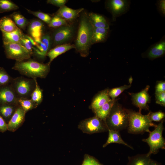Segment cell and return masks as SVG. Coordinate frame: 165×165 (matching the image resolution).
<instances>
[{"instance_id": "cell-28", "label": "cell", "mask_w": 165, "mask_h": 165, "mask_svg": "<svg viewBox=\"0 0 165 165\" xmlns=\"http://www.w3.org/2000/svg\"><path fill=\"white\" fill-rule=\"evenodd\" d=\"M9 16L20 29L25 30L29 23L26 18L18 12H14Z\"/></svg>"}, {"instance_id": "cell-30", "label": "cell", "mask_w": 165, "mask_h": 165, "mask_svg": "<svg viewBox=\"0 0 165 165\" xmlns=\"http://www.w3.org/2000/svg\"><path fill=\"white\" fill-rule=\"evenodd\" d=\"M20 43L26 48L31 56L33 55V49L36 42L31 37L23 34Z\"/></svg>"}, {"instance_id": "cell-35", "label": "cell", "mask_w": 165, "mask_h": 165, "mask_svg": "<svg viewBox=\"0 0 165 165\" xmlns=\"http://www.w3.org/2000/svg\"><path fill=\"white\" fill-rule=\"evenodd\" d=\"M67 25V22L66 20L55 15L51 18L48 25L50 27L58 28Z\"/></svg>"}, {"instance_id": "cell-24", "label": "cell", "mask_w": 165, "mask_h": 165, "mask_svg": "<svg viewBox=\"0 0 165 165\" xmlns=\"http://www.w3.org/2000/svg\"><path fill=\"white\" fill-rule=\"evenodd\" d=\"M108 136L106 143L103 145V147L105 148L109 144L112 143H116L122 144L126 145L132 149L133 148L126 143L122 139L119 131L110 129H108Z\"/></svg>"}, {"instance_id": "cell-27", "label": "cell", "mask_w": 165, "mask_h": 165, "mask_svg": "<svg viewBox=\"0 0 165 165\" xmlns=\"http://www.w3.org/2000/svg\"><path fill=\"white\" fill-rule=\"evenodd\" d=\"M127 165H149L151 160L150 156L147 154H138L128 157Z\"/></svg>"}, {"instance_id": "cell-15", "label": "cell", "mask_w": 165, "mask_h": 165, "mask_svg": "<svg viewBox=\"0 0 165 165\" xmlns=\"http://www.w3.org/2000/svg\"><path fill=\"white\" fill-rule=\"evenodd\" d=\"M28 31L30 36L36 43L40 42L43 35L44 25L42 21L37 19L33 20L28 26Z\"/></svg>"}, {"instance_id": "cell-44", "label": "cell", "mask_w": 165, "mask_h": 165, "mask_svg": "<svg viewBox=\"0 0 165 165\" xmlns=\"http://www.w3.org/2000/svg\"><path fill=\"white\" fill-rule=\"evenodd\" d=\"M149 165H161L158 162L151 159Z\"/></svg>"}, {"instance_id": "cell-10", "label": "cell", "mask_w": 165, "mask_h": 165, "mask_svg": "<svg viewBox=\"0 0 165 165\" xmlns=\"http://www.w3.org/2000/svg\"><path fill=\"white\" fill-rule=\"evenodd\" d=\"M106 4L107 8L112 15V19L115 21L117 17L127 12L130 1L127 0H110L107 1Z\"/></svg>"}, {"instance_id": "cell-25", "label": "cell", "mask_w": 165, "mask_h": 165, "mask_svg": "<svg viewBox=\"0 0 165 165\" xmlns=\"http://www.w3.org/2000/svg\"><path fill=\"white\" fill-rule=\"evenodd\" d=\"M19 28L9 16H4L0 19V30L2 32L9 33Z\"/></svg>"}, {"instance_id": "cell-19", "label": "cell", "mask_w": 165, "mask_h": 165, "mask_svg": "<svg viewBox=\"0 0 165 165\" xmlns=\"http://www.w3.org/2000/svg\"><path fill=\"white\" fill-rule=\"evenodd\" d=\"M74 48H75L74 45L65 43L56 46L50 49L46 54V56L50 59L48 63L50 64L52 61L57 57Z\"/></svg>"}, {"instance_id": "cell-13", "label": "cell", "mask_w": 165, "mask_h": 165, "mask_svg": "<svg viewBox=\"0 0 165 165\" xmlns=\"http://www.w3.org/2000/svg\"><path fill=\"white\" fill-rule=\"evenodd\" d=\"M165 54V38L163 36L158 42L151 45L143 53L144 57L153 60L161 57Z\"/></svg>"}, {"instance_id": "cell-6", "label": "cell", "mask_w": 165, "mask_h": 165, "mask_svg": "<svg viewBox=\"0 0 165 165\" xmlns=\"http://www.w3.org/2000/svg\"><path fill=\"white\" fill-rule=\"evenodd\" d=\"M10 84L18 99L30 98L35 86L34 79L23 76L13 78Z\"/></svg>"}, {"instance_id": "cell-12", "label": "cell", "mask_w": 165, "mask_h": 165, "mask_svg": "<svg viewBox=\"0 0 165 165\" xmlns=\"http://www.w3.org/2000/svg\"><path fill=\"white\" fill-rule=\"evenodd\" d=\"M51 45V35L48 33L44 34L43 35L40 41L36 43L35 46L34 47L33 53L39 58H44L50 50Z\"/></svg>"}, {"instance_id": "cell-42", "label": "cell", "mask_w": 165, "mask_h": 165, "mask_svg": "<svg viewBox=\"0 0 165 165\" xmlns=\"http://www.w3.org/2000/svg\"><path fill=\"white\" fill-rule=\"evenodd\" d=\"M68 1L66 0H48L47 3L60 8L64 6Z\"/></svg>"}, {"instance_id": "cell-1", "label": "cell", "mask_w": 165, "mask_h": 165, "mask_svg": "<svg viewBox=\"0 0 165 165\" xmlns=\"http://www.w3.org/2000/svg\"><path fill=\"white\" fill-rule=\"evenodd\" d=\"M50 65L48 63L44 64L30 58L22 61H16L12 69L30 78H45L50 72Z\"/></svg>"}, {"instance_id": "cell-23", "label": "cell", "mask_w": 165, "mask_h": 165, "mask_svg": "<svg viewBox=\"0 0 165 165\" xmlns=\"http://www.w3.org/2000/svg\"><path fill=\"white\" fill-rule=\"evenodd\" d=\"M2 32L3 44L20 43L24 34L19 28L11 32Z\"/></svg>"}, {"instance_id": "cell-21", "label": "cell", "mask_w": 165, "mask_h": 165, "mask_svg": "<svg viewBox=\"0 0 165 165\" xmlns=\"http://www.w3.org/2000/svg\"><path fill=\"white\" fill-rule=\"evenodd\" d=\"M117 101V99L110 100L94 112L95 116L105 122L113 106Z\"/></svg>"}, {"instance_id": "cell-14", "label": "cell", "mask_w": 165, "mask_h": 165, "mask_svg": "<svg viewBox=\"0 0 165 165\" xmlns=\"http://www.w3.org/2000/svg\"><path fill=\"white\" fill-rule=\"evenodd\" d=\"M18 99L10 84L0 86V104L18 105Z\"/></svg>"}, {"instance_id": "cell-43", "label": "cell", "mask_w": 165, "mask_h": 165, "mask_svg": "<svg viewBox=\"0 0 165 165\" xmlns=\"http://www.w3.org/2000/svg\"><path fill=\"white\" fill-rule=\"evenodd\" d=\"M7 129V124L4 119L0 116V131L4 132Z\"/></svg>"}, {"instance_id": "cell-37", "label": "cell", "mask_w": 165, "mask_h": 165, "mask_svg": "<svg viewBox=\"0 0 165 165\" xmlns=\"http://www.w3.org/2000/svg\"><path fill=\"white\" fill-rule=\"evenodd\" d=\"M165 117V113L161 111L155 112H150L149 118L152 122L160 121Z\"/></svg>"}, {"instance_id": "cell-7", "label": "cell", "mask_w": 165, "mask_h": 165, "mask_svg": "<svg viewBox=\"0 0 165 165\" xmlns=\"http://www.w3.org/2000/svg\"><path fill=\"white\" fill-rule=\"evenodd\" d=\"M7 58L17 61L31 58V55L26 48L20 43L3 44Z\"/></svg>"}, {"instance_id": "cell-4", "label": "cell", "mask_w": 165, "mask_h": 165, "mask_svg": "<svg viewBox=\"0 0 165 165\" xmlns=\"http://www.w3.org/2000/svg\"><path fill=\"white\" fill-rule=\"evenodd\" d=\"M149 115L150 112L147 115H143L139 112L130 110L128 132L134 134L149 133L150 127H155L157 126L151 121Z\"/></svg>"}, {"instance_id": "cell-33", "label": "cell", "mask_w": 165, "mask_h": 165, "mask_svg": "<svg viewBox=\"0 0 165 165\" xmlns=\"http://www.w3.org/2000/svg\"><path fill=\"white\" fill-rule=\"evenodd\" d=\"M18 104L26 112L35 107L30 98L18 99Z\"/></svg>"}, {"instance_id": "cell-8", "label": "cell", "mask_w": 165, "mask_h": 165, "mask_svg": "<svg viewBox=\"0 0 165 165\" xmlns=\"http://www.w3.org/2000/svg\"><path fill=\"white\" fill-rule=\"evenodd\" d=\"M78 127L84 133L90 134L108 130L105 122L96 116L82 120L79 125Z\"/></svg>"}, {"instance_id": "cell-5", "label": "cell", "mask_w": 165, "mask_h": 165, "mask_svg": "<svg viewBox=\"0 0 165 165\" xmlns=\"http://www.w3.org/2000/svg\"><path fill=\"white\" fill-rule=\"evenodd\" d=\"M163 122V119L154 127L153 131L149 133V135L147 138L142 140L143 141L147 143L150 147L149 151L147 153L148 156L157 154L160 149H165V141L162 135L164 130Z\"/></svg>"}, {"instance_id": "cell-18", "label": "cell", "mask_w": 165, "mask_h": 165, "mask_svg": "<svg viewBox=\"0 0 165 165\" xmlns=\"http://www.w3.org/2000/svg\"><path fill=\"white\" fill-rule=\"evenodd\" d=\"M109 90H104L97 94L93 98L90 105L91 108L94 112L111 99L108 95Z\"/></svg>"}, {"instance_id": "cell-36", "label": "cell", "mask_w": 165, "mask_h": 165, "mask_svg": "<svg viewBox=\"0 0 165 165\" xmlns=\"http://www.w3.org/2000/svg\"><path fill=\"white\" fill-rule=\"evenodd\" d=\"M27 12L39 18L42 21L48 24L51 19V17L48 14L41 11H34L26 9Z\"/></svg>"}, {"instance_id": "cell-11", "label": "cell", "mask_w": 165, "mask_h": 165, "mask_svg": "<svg viewBox=\"0 0 165 165\" xmlns=\"http://www.w3.org/2000/svg\"><path fill=\"white\" fill-rule=\"evenodd\" d=\"M149 88V86L148 85L138 93H129L131 96L133 104L139 108V113H141L142 109L149 110L148 103L150 101V97L148 92Z\"/></svg>"}, {"instance_id": "cell-38", "label": "cell", "mask_w": 165, "mask_h": 165, "mask_svg": "<svg viewBox=\"0 0 165 165\" xmlns=\"http://www.w3.org/2000/svg\"><path fill=\"white\" fill-rule=\"evenodd\" d=\"M82 165H103L96 159L88 155H86Z\"/></svg>"}, {"instance_id": "cell-29", "label": "cell", "mask_w": 165, "mask_h": 165, "mask_svg": "<svg viewBox=\"0 0 165 165\" xmlns=\"http://www.w3.org/2000/svg\"><path fill=\"white\" fill-rule=\"evenodd\" d=\"M34 79L35 82V86L31 94L30 99L35 107L42 102L43 99V94L42 90L39 86L37 79Z\"/></svg>"}, {"instance_id": "cell-34", "label": "cell", "mask_w": 165, "mask_h": 165, "mask_svg": "<svg viewBox=\"0 0 165 165\" xmlns=\"http://www.w3.org/2000/svg\"><path fill=\"white\" fill-rule=\"evenodd\" d=\"M12 79L3 68L0 67V86L10 84Z\"/></svg>"}, {"instance_id": "cell-22", "label": "cell", "mask_w": 165, "mask_h": 165, "mask_svg": "<svg viewBox=\"0 0 165 165\" xmlns=\"http://www.w3.org/2000/svg\"><path fill=\"white\" fill-rule=\"evenodd\" d=\"M109 31V28L94 27L91 40L92 44L105 42L108 38Z\"/></svg>"}, {"instance_id": "cell-41", "label": "cell", "mask_w": 165, "mask_h": 165, "mask_svg": "<svg viewBox=\"0 0 165 165\" xmlns=\"http://www.w3.org/2000/svg\"><path fill=\"white\" fill-rule=\"evenodd\" d=\"M164 92H165V81H160L157 82L155 86V94H159Z\"/></svg>"}, {"instance_id": "cell-31", "label": "cell", "mask_w": 165, "mask_h": 165, "mask_svg": "<svg viewBox=\"0 0 165 165\" xmlns=\"http://www.w3.org/2000/svg\"><path fill=\"white\" fill-rule=\"evenodd\" d=\"M18 6L9 0H0V13L15 10L19 9Z\"/></svg>"}, {"instance_id": "cell-2", "label": "cell", "mask_w": 165, "mask_h": 165, "mask_svg": "<svg viewBox=\"0 0 165 165\" xmlns=\"http://www.w3.org/2000/svg\"><path fill=\"white\" fill-rule=\"evenodd\" d=\"M94 27L86 15L82 16L79 22L77 35L74 45L81 56L86 57L89 54L91 43Z\"/></svg>"}, {"instance_id": "cell-16", "label": "cell", "mask_w": 165, "mask_h": 165, "mask_svg": "<svg viewBox=\"0 0 165 165\" xmlns=\"http://www.w3.org/2000/svg\"><path fill=\"white\" fill-rule=\"evenodd\" d=\"M26 112L19 106L17 108L7 124L8 129L15 130L23 122Z\"/></svg>"}, {"instance_id": "cell-17", "label": "cell", "mask_w": 165, "mask_h": 165, "mask_svg": "<svg viewBox=\"0 0 165 165\" xmlns=\"http://www.w3.org/2000/svg\"><path fill=\"white\" fill-rule=\"evenodd\" d=\"M83 9V8L74 9L64 6L60 8L55 15L66 21H72L75 19Z\"/></svg>"}, {"instance_id": "cell-40", "label": "cell", "mask_w": 165, "mask_h": 165, "mask_svg": "<svg viewBox=\"0 0 165 165\" xmlns=\"http://www.w3.org/2000/svg\"><path fill=\"white\" fill-rule=\"evenodd\" d=\"M157 9L159 13L163 16H165V1L159 0L156 3Z\"/></svg>"}, {"instance_id": "cell-39", "label": "cell", "mask_w": 165, "mask_h": 165, "mask_svg": "<svg viewBox=\"0 0 165 165\" xmlns=\"http://www.w3.org/2000/svg\"><path fill=\"white\" fill-rule=\"evenodd\" d=\"M156 102L163 106H165V92L155 94Z\"/></svg>"}, {"instance_id": "cell-20", "label": "cell", "mask_w": 165, "mask_h": 165, "mask_svg": "<svg viewBox=\"0 0 165 165\" xmlns=\"http://www.w3.org/2000/svg\"><path fill=\"white\" fill-rule=\"evenodd\" d=\"M88 17L91 24L94 28H109L108 21L103 16L94 13H90Z\"/></svg>"}, {"instance_id": "cell-3", "label": "cell", "mask_w": 165, "mask_h": 165, "mask_svg": "<svg viewBox=\"0 0 165 165\" xmlns=\"http://www.w3.org/2000/svg\"><path fill=\"white\" fill-rule=\"evenodd\" d=\"M129 111L123 107L116 101L105 122L108 129L119 131L127 128Z\"/></svg>"}, {"instance_id": "cell-26", "label": "cell", "mask_w": 165, "mask_h": 165, "mask_svg": "<svg viewBox=\"0 0 165 165\" xmlns=\"http://www.w3.org/2000/svg\"><path fill=\"white\" fill-rule=\"evenodd\" d=\"M19 106L8 104H0V116L4 120L9 121Z\"/></svg>"}, {"instance_id": "cell-9", "label": "cell", "mask_w": 165, "mask_h": 165, "mask_svg": "<svg viewBox=\"0 0 165 165\" xmlns=\"http://www.w3.org/2000/svg\"><path fill=\"white\" fill-rule=\"evenodd\" d=\"M74 34L73 27L68 25L56 28L51 36L52 45L57 46L65 44L73 37Z\"/></svg>"}, {"instance_id": "cell-32", "label": "cell", "mask_w": 165, "mask_h": 165, "mask_svg": "<svg viewBox=\"0 0 165 165\" xmlns=\"http://www.w3.org/2000/svg\"><path fill=\"white\" fill-rule=\"evenodd\" d=\"M131 86V84L129 85H124L119 87L112 88L109 90L108 95L111 99L115 100L124 90L129 89Z\"/></svg>"}]
</instances>
